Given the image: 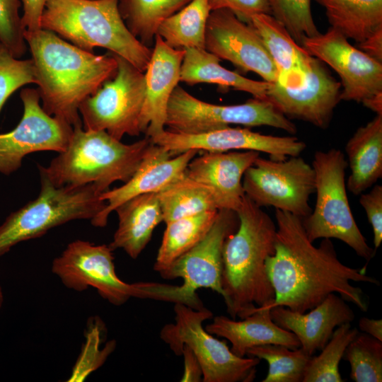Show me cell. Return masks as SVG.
I'll list each match as a JSON object with an SVG mask.
<instances>
[{"label":"cell","mask_w":382,"mask_h":382,"mask_svg":"<svg viewBox=\"0 0 382 382\" xmlns=\"http://www.w3.org/2000/svg\"><path fill=\"white\" fill-rule=\"evenodd\" d=\"M361 103L376 115H382V91L366 98Z\"/></svg>","instance_id":"obj_46"},{"label":"cell","mask_w":382,"mask_h":382,"mask_svg":"<svg viewBox=\"0 0 382 382\" xmlns=\"http://www.w3.org/2000/svg\"><path fill=\"white\" fill-rule=\"evenodd\" d=\"M119 0H46L41 29L88 52L102 47L145 71L152 50L135 37L119 11Z\"/></svg>","instance_id":"obj_5"},{"label":"cell","mask_w":382,"mask_h":382,"mask_svg":"<svg viewBox=\"0 0 382 382\" xmlns=\"http://www.w3.org/2000/svg\"><path fill=\"white\" fill-rule=\"evenodd\" d=\"M191 0H119L120 15L132 34L149 46L160 25Z\"/></svg>","instance_id":"obj_32"},{"label":"cell","mask_w":382,"mask_h":382,"mask_svg":"<svg viewBox=\"0 0 382 382\" xmlns=\"http://www.w3.org/2000/svg\"><path fill=\"white\" fill-rule=\"evenodd\" d=\"M221 59L206 49L188 48L180 69V82L217 84L224 88L250 93L253 97L266 98L270 83L246 78L222 66Z\"/></svg>","instance_id":"obj_27"},{"label":"cell","mask_w":382,"mask_h":382,"mask_svg":"<svg viewBox=\"0 0 382 382\" xmlns=\"http://www.w3.org/2000/svg\"><path fill=\"white\" fill-rule=\"evenodd\" d=\"M345 149L350 170L346 186L359 195L382 177V115L359 127Z\"/></svg>","instance_id":"obj_26"},{"label":"cell","mask_w":382,"mask_h":382,"mask_svg":"<svg viewBox=\"0 0 382 382\" xmlns=\"http://www.w3.org/2000/svg\"><path fill=\"white\" fill-rule=\"evenodd\" d=\"M358 46L368 56L382 63V26L358 43Z\"/></svg>","instance_id":"obj_44"},{"label":"cell","mask_w":382,"mask_h":382,"mask_svg":"<svg viewBox=\"0 0 382 382\" xmlns=\"http://www.w3.org/2000/svg\"><path fill=\"white\" fill-rule=\"evenodd\" d=\"M330 27L359 43L382 26V0H315Z\"/></svg>","instance_id":"obj_28"},{"label":"cell","mask_w":382,"mask_h":382,"mask_svg":"<svg viewBox=\"0 0 382 382\" xmlns=\"http://www.w3.org/2000/svg\"><path fill=\"white\" fill-rule=\"evenodd\" d=\"M4 299V297L3 289L1 286H0V308H1L3 305Z\"/></svg>","instance_id":"obj_47"},{"label":"cell","mask_w":382,"mask_h":382,"mask_svg":"<svg viewBox=\"0 0 382 382\" xmlns=\"http://www.w3.org/2000/svg\"><path fill=\"white\" fill-rule=\"evenodd\" d=\"M21 6V0H0V42L18 59L28 47L19 13Z\"/></svg>","instance_id":"obj_39"},{"label":"cell","mask_w":382,"mask_h":382,"mask_svg":"<svg viewBox=\"0 0 382 382\" xmlns=\"http://www.w3.org/2000/svg\"><path fill=\"white\" fill-rule=\"evenodd\" d=\"M238 224L236 212L219 209L215 221L206 236L159 273L166 279H183V284L178 286L183 304L196 310L204 308L196 293L202 288L210 289L223 296V248L226 239L236 231Z\"/></svg>","instance_id":"obj_13"},{"label":"cell","mask_w":382,"mask_h":382,"mask_svg":"<svg viewBox=\"0 0 382 382\" xmlns=\"http://www.w3.org/2000/svg\"><path fill=\"white\" fill-rule=\"evenodd\" d=\"M112 54L117 63L116 74L81 103L79 112L83 129L104 130L121 141L125 134L141 133L145 76L129 62Z\"/></svg>","instance_id":"obj_10"},{"label":"cell","mask_w":382,"mask_h":382,"mask_svg":"<svg viewBox=\"0 0 382 382\" xmlns=\"http://www.w3.org/2000/svg\"><path fill=\"white\" fill-rule=\"evenodd\" d=\"M199 151L191 149L174 156L164 147L152 143L133 175L124 185L101 193L105 208L92 221L96 227L107 225L111 212L135 196L158 193L185 176L187 167Z\"/></svg>","instance_id":"obj_19"},{"label":"cell","mask_w":382,"mask_h":382,"mask_svg":"<svg viewBox=\"0 0 382 382\" xmlns=\"http://www.w3.org/2000/svg\"><path fill=\"white\" fill-rule=\"evenodd\" d=\"M211 11L209 0H191L166 19L156 35L175 49H205L206 28Z\"/></svg>","instance_id":"obj_30"},{"label":"cell","mask_w":382,"mask_h":382,"mask_svg":"<svg viewBox=\"0 0 382 382\" xmlns=\"http://www.w3.org/2000/svg\"><path fill=\"white\" fill-rule=\"evenodd\" d=\"M269 126L294 134L296 125L268 99L253 97L244 103L216 105L201 100L178 85L166 110V127L185 134L204 133L230 126Z\"/></svg>","instance_id":"obj_9"},{"label":"cell","mask_w":382,"mask_h":382,"mask_svg":"<svg viewBox=\"0 0 382 382\" xmlns=\"http://www.w3.org/2000/svg\"><path fill=\"white\" fill-rule=\"evenodd\" d=\"M259 156L255 151L205 152L190 161L185 175L213 190L219 209L236 212L245 196L243 175Z\"/></svg>","instance_id":"obj_21"},{"label":"cell","mask_w":382,"mask_h":382,"mask_svg":"<svg viewBox=\"0 0 382 382\" xmlns=\"http://www.w3.org/2000/svg\"><path fill=\"white\" fill-rule=\"evenodd\" d=\"M115 211L118 227L109 244L112 250L122 249L136 259L151 238L154 230L163 220L157 193L135 196L120 204Z\"/></svg>","instance_id":"obj_25"},{"label":"cell","mask_w":382,"mask_h":382,"mask_svg":"<svg viewBox=\"0 0 382 382\" xmlns=\"http://www.w3.org/2000/svg\"><path fill=\"white\" fill-rule=\"evenodd\" d=\"M32 59L14 57L0 42V112L8 98L25 85L35 83Z\"/></svg>","instance_id":"obj_38"},{"label":"cell","mask_w":382,"mask_h":382,"mask_svg":"<svg viewBox=\"0 0 382 382\" xmlns=\"http://www.w3.org/2000/svg\"><path fill=\"white\" fill-rule=\"evenodd\" d=\"M246 356L267 361L269 370L262 382H303L306 367L311 357L300 347L292 349L274 344L251 347L247 350Z\"/></svg>","instance_id":"obj_34"},{"label":"cell","mask_w":382,"mask_h":382,"mask_svg":"<svg viewBox=\"0 0 382 382\" xmlns=\"http://www.w3.org/2000/svg\"><path fill=\"white\" fill-rule=\"evenodd\" d=\"M152 143L145 137L127 144L104 130L77 126L66 150L47 166H37L40 177L56 187L93 184L103 193L113 183L130 179Z\"/></svg>","instance_id":"obj_4"},{"label":"cell","mask_w":382,"mask_h":382,"mask_svg":"<svg viewBox=\"0 0 382 382\" xmlns=\"http://www.w3.org/2000/svg\"><path fill=\"white\" fill-rule=\"evenodd\" d=\"M103 328L104 325L100 319L91 318L85 333V343L67 381H84L93 371L100 367L114 351L116 347L115 340H110L105 347H100Z\"/></svg>","instance_id":"obj_37"},{"label":"cell","mask_w":382,"mask_h":382,"mask_svg":"<svg viewBox=\"0 0 382 382\" xmlns=\"http://www.w3.org/2000/svg\"><path fill=\"white\" fill-rule=\"evenodd\" d=\"M275 252L265 262L274 299L264 308L284 306L305 313L335 293L366 312L368 306L364 292L351 282L378 286L380 282L366 275L365 267L344 265L330 239L323 238L319 246H315L307 237L302 218L275 209Z\"/></svg>","instance_id":"obj_1"},{"label":"cell","mask_w":382,"mask_h":382,"mask_svg":"<svg viewBox=\"0 0 382 382\" xmlns=\"http://www.w3.org/2000/svg\"><path fill=\"white\" fill-rule=\"evenodd\" d=\"M248 23L261 38L275 65L277 70L275 82L286 87L303 85L312 56L271 14L254 15Z\"/></svg>","instance_id":"obj_24"},{"label":"cell","mask_w":382,"mask_h":382,"mask_svg":"<svg viewBox=\"0 0 382 382\" xmlns=\"http://www.w3.org/2000/svg\"><path fill=\"white\" fill-rule=\"evenodd\" d=\"M24 38L31 53L42 108L73 127L82 126L79 106L115 76L117 63L114 55L95 54L44 29L25 30Z\"/></svg>","instance_id":"obj_2"},{"label":"cell","mask_w":382,"mask_h":382,"mask_svg":"<svg viewBox=\"0 0 382 382\" xmlns=\"http://www.w3.org/2000/svg\"><path fill=\"white\" fill-rule=\"evenodd\" d=\"M359 204L372 227L374 250H376L382 241V186L376 185L369 192L360 194Z\"/></svg>","instance_id":"obj_40"},{"label":"cell","mask_w":382,"mask_h":382,"mask_svg":"<svg viewBox=\"0 0 382 382\" xmlns=\"http://www.w3.org/2000/svg\"><path fill=\"white\" fill-rule=\"evenodd\" d=\"M341 84L324 63L312 57L303 85L286 87L270 83L268 99L288 119L307 122L320 128L328 127L340 100Z\"/></svg>","instance_id":"obj_18"},{"label":"cell","mask_w":382,"mask_h":382,"mask_svg":"<svg viewBox=\"0 0 382 382\" xmlns=\"http://www.w3.org/2000/svg\"><path fill=\"white\" fill-rule=\"evenodd\" d=\"M205 329L212 335L225 338L231 344V352L243 357L251 347L267 344L281 345L294 349L300 347L297 337L282 328L272 319L270 308H255L241 320L224 316L213 317Z\"/></svg>","instance_id":"obj_23"},{"label":"cell","mask_w":382,"mask_h":382,"mask_svg":"<svg viewBox=\"0 0 382 382\" xmlns=\"http://www.w3.org/2000/svg\"><path fill=\"white\" fill-rule=\"evenodd\" d=\"M21 1L23 6L21 21L25 30L28 31L40 30V19L46 0Z\"/></svg>","instance_id":"obj_42"},{"label":"cell","mask_w":382,"mask_h":382,"mask_svg":"<svg viewBox=\"0 0 382 382\" xmlns=\"http://www.w3.org/2000/svg\"><path fill=\"white\" fill-rule=\"evenodd\" d=\"M20 98L23 105L21 120L12 130L0 133V173L5 175L18 170L30 154L64 151L73 133L71 125L43 110L37 88H23Z\"/></svg>","instance_id":"obj_14"},{"label":"cell","mask_w":382,"mask_h":382,"mask_svg":"<svg viewBox=\"0 0 382 382\" xmlns=\"http://www.w3.org/2000/svg\"><path fill=\"white\" fill-rule=\"evenodd\" d=\"M270 14L287 30L293 39L301 46L304 38L318 35L314 22L311 0H267Z\"/></svg>","instance_id":"obj_36"},{"label":"cell","mask_w":382,"mask_h":382,"mask_svg":"<svg viewBox=\"0 0 382 382\" xmlns=\"http://www.w3.org/2000/svg\"><path fill=\"white\" fill-rule=\"evenodd\" d=\"M301 46L340 77V100L361 103L382 91V63L352 45L338 30L304 38Z\"/></svg>","instance_id":"obj_15"},{"label":"cell","mask_w":382,"mask_h":382,"mask_svg":"<svg viewBox=\"0 0 382 382\" xmlns=\"http://www.w3.org/2000/svg\"><path fill=\"white\" fill-rule=\"evenodd\" d=\"M359 328L364 332L382 341V320L366 317L361 318Z\"/></svg>","instance_id":"obj_45"},{"label":"cell","mask_w":382,"mask_h":382,"mask_svg":"<svg viewBox=\"0 0 382 382\" xmlns=\"http://www.w3.org/2000/svg\"><path fill=\"white\" fill-rule=\"evenodd\" d=\"M185 50L168 46L156 35L154 47L144 71L145 98L140 116V129L151 138L165 130L170 97L180 79Z\"/></svg>","instance_id":"obj_20"},{"label":"cell","mask_w":382,"mask_h":382,"mask_svg":"<svg viewBox=\"0 0 382 382\" xmlns=\"http://www.w3.org/2000/svg\"><path fill=\"white\" fill-rule=\"evenodd\" d=\"M236 212L238 226L223 248L221 286L227 313L233 319H243L274 299L265 262L275 252L277 226L246 195Z\"/></svg>","instance_id":"obj_3"},{"label":"cell","mask_w":382,"mask_h":382,"mask_svg":"<svg viewBox=\"0 0 382 382\" xmlns=\"http://www.w3.org/2000/svg\"><path fill=\"white\" fill-rule=\"evenodd\" d=\"M359 332L350 323L337 326L320 354L309 359L303 382L343 381L339 371L340 362L346 347Z\"/></svg>","instance_id":"obj_33"},{"label":"cell","mask_w":382,"mask_h":382,"mask_svg":"<svg viewBox=\"0 0 382 382\" xmlns=\"http://www.w3.org/2000/svg\"><path fill=\"white\" fill-rule=\"evenodd\" d=\"M174 312L175 323L165 325L161 330L160 337L178 356L181 355L184 345L192 351L202 367L203 382L254 381L260 359L236 356L226 341L219 340L207 332L202 324L213 318L210 310H196L177 303Z\"/></svg>","instance_id":"obj_8"},{"label":"cell","mask_w":382,"mask_h":382,"mask_svg":"<svg viewBox=\"0 0 382 382\" xmlns=\"http://www.w3.org/2000/svg\"><path fill=\"white\" fill-rule=\"evenodd\" d=\"M205 49L244 72L257 74L266 82L277 80V70L258 34L230 10L211 11L206 28Z\"/></svg>","instance_id":"obj_17"},{"label":"cell","mask_w":382,"mask_h":382,"mask_svg":"<svg viewBox=\"0 0 382 382\" xmlns=\"http://www.w3.org/2000/svg\"><path fill=\"white\" fill-rule=\"evenodd\" d=\"M163 220L170 221L219 210L213 190L186 175L157 193Z\"/></svg>","instance_id":"obj_31"},{"label":"cell","mask_w":382,"mask_h":382,"mask_svg":"<svg viewBox=\"0 0 382 382\" xmlns=\"http://www.w3.org/2000/svg\"><path fill=\"white\" fill-rule=\"evenodd\" d=\"M150 139L173 156L191 149L206 152L255 151L267 154L272 160L282 161L300 156L306 147L303 141L294 136L267 135L247 127L230 126L197 134H180L165 129Z\"/></svg>","instance_id":"obj_16"},{"label":"cell","mask_w":382,"mask_h":382,"mask_svg":"<svg viewBox=\"0 0 382 382\" xmlns=\"http://www.w3.org/2000/svg\"><path fill=\"white\" fill-rule=\"evenodd\" d=\"M40 184L37 198L11 213L0 226V257L18 243L69 221H92L107 205L93 184L56 187L43 177Z\"/></svg>","instance_id":"obj_6"},{"label":"cell","mask_w":382,"mask_h":382,"mask_svg":"<svg viewBox=\"0 0 382 382\" xmlns=\"http://www.w3.org/2000/svg\"><path fill=\"white\" fill-rule=\"evenodd\" d=\"M245 195L257 206L273 207L302 219L312 209L308 200L315 190L311 165L300 156L275 161L260 157L245 172Z\"/></svg>","instance_id":"obj_12"},{"label":"cell","mask_w":382,"mask_h":382,"mask_svg":"<svg viewBox=\"0 0 382 382\" xmlns=\"http://www.w3.org/2000/svg\"><path fill=\"white\" fill-rule=\"evenodd\" d=\"M270 315L277 325L297 337L300 348L310 357L324 347L337 326L351 323L355 317L347 301L335 293L309 311L276 306L270 309Z\"/></svg>","instance_id":"obj_22"},{"label":"cell","mask_w":382,"mask_h":382,"mask_svg":"<svg viewBox=\"0 0 382 382\" xmlns=\"http://www.w3.org/2000/svg\"><path fill=\"white\" fill-rule=\"evenodd\" d=\"M212 11L226 8L232 11L238 18L249 23L256 14H270L267 0H209Z\"/></svg>","instance_id":"obj_41"},{"label":"cell","mask_w":382,"mask_h":382,"mask_svg":"<svg viewBox=\"0 0 382 382\" xmlns=\"http://www.w3.org/2000/svg\"><path fill=\"white\" fill-rule=\"evenodd\" d=\"M219 210L202 212L166 224L154 269L158 273L197 245L208 233Z\"/></svg>","instance_id":"obj_29"},{"label":"cell","mask_w":382,"mask_h":382,"mask_svg":"<svg viewBox=\"0 0 382 382\" xmlns=\"http://www.w3.org/2000/svg\"><path fill=\"white\" fill-rule=\"evenodd\" d=\"M112 251L109 245L76 240L53 260L52 272L68 289L83 291L93 287L115 306H121L132 297L150 299L151 282L129 284L120 279Z\"/></svg>","instance_id":"obj_11"},{"label":"cell","mask_w":382,"mask_h":382,"mask_svg":"<svg viewBox=\"0 0 382 382\" xmlns=\"http://www.w3.org/2000/svg\"><path fill=\"white\" fill-rule=\"evenodd\" d=\"M342 359L349 363V376L354 381H382V341L359 332L346 347Z\"/></svg>","instance_id":"obj_35"},{"label":"cell","mask_w":382,"mask_h":382,"mask_svg":"<svg viewBox=\"0 0 382 382\" xmlns=\"http://www.w3.org/2000/svg\"><path fill=\"white\" fill-rule=\"evenodd\" d=\"M315 175L316 199L314 209L302 224L308 238H336L349 246L367 262L374 256L359 228L349 204L344 154L338 149L318 151L311 164Z\"/></svg>","instance_id":"obj_7"},{"label":"cell","mask_w":382,"mask_h":382,"mask_svg":"<svg viewBox=\"0 0 382 382\" xmlns=\"http://www.w3.org/2000/svg\"><path fill=\"white\" fill-rule=\"evenodd\" d=\"M181 355L184 359V371L182 382H199L202 381V369L199 361L192 351L184 345Z\"/></svg>","instance_id":"obj_43"}]
</instances>
